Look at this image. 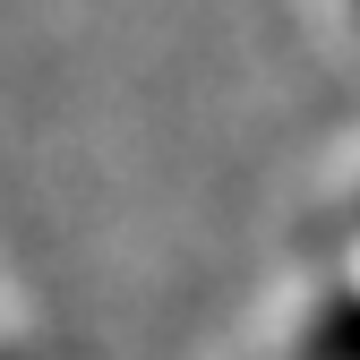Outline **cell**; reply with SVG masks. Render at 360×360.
Listing matches in <instances>:
<instances>
[{"label": "cell", "instance_id": "cell-1", "mask_svg": "<svg viewBox=\"0 0 360 360\" xmlns=\"http://www.w3.org/2000/svg\"><path fill=\"white\" fill-rule=\"evenodd\" d=\"M352 9H360V0H352Z\"/></svg>", "mask_w": 360, "mask_h": 360}]
</instances>
